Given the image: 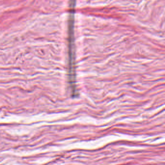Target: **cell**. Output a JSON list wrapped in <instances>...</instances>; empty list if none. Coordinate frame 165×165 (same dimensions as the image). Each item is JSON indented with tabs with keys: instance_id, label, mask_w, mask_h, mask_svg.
<instances>
[{
	"instance_id": "cell-1",
	"label": "cell",
	"mask_w": 165,
	"mask_h": 165,
	"mask_svg": "<svg viewBox=\"0 0 165 165\" xmlns=\"http://www.w3.org/2000/svg\"><path fill=\"white\" fill-rule=\"evenodd\" d=\"M74 7L71 11L69 22V67L70 82L73 93L75 91V57L74 49Z\"/></svg>"
}]
</instances>
